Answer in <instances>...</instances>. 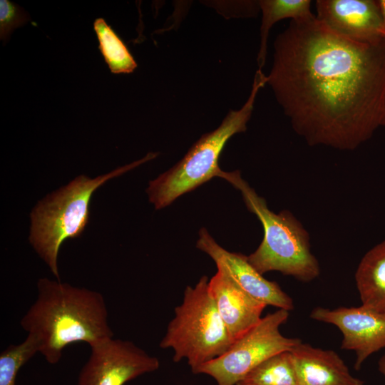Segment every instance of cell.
<instances>
[{"mask_svg": "<svg viewBox=\"0 0 385 385\" xmlns=\"http://www.w3.org/2000/svg\"><path fill=\"white\" fill-rule=\"evenodd\" d=\"M93 28L99 49L113 73H129L137 67V63L124 43L102 18L95 20Z\"/></svg>", "mask_w": 385, "mask_h": 385, "instance_id": "cell-17", "label": "cell"}, {"mask_svg": "<svg viewBox=\"0 0 385 385\" xmlns=\"http://www.w3.org/2000/svg\"><path fill=\"white\" fill-rule=\"evenodd\" d=\"M236 385H299L290 351L265 360Z\"/></svg>", "mask_w": 385, "mask_h": 385, "instance_id": "cell-16", "label": "cell"}, {"mask_svg": "<svg viewBox=\"0 0 385 385\" xmlns=\"http://www.w3.org/2000/svg\"><path fill=\"white\" fill-rule=\"evenodd\" d=\"M78 385H124L160 367L159 359L128 340L110 338L91 347Z\"/></svg>", "mask_w": 385, "mask_h": 385, "instance_id": "cell-8", "label": "cell"}, {"mask_svg": "<svg viewBox=\"0 0 385 385\" xmlns=\"http://www.w3.org/2000/svg\"><path fill=\"white\" fill-rule=\"evenodd\" d=\"M381 125L385 126V98H384L381 118Z\"/></svg>", "mask_w": 385, "mask_h": 385, "instance_id": "cell-22", "label": "cell"}, {"mask_svg": "<svg viewBox=\"0 0 385 385\" xmlns=\"http://www.w3.org/2000/svg\"><path fill=\"white\" fill-rule=\"evenodd\" d=\"M290 352L299 385H364L332 350L301 342Z\"/></svg>", "mask_w": 385, "mask_h": 385, "instance_id": "cell-13", "label": "cell"}, {"mask_svg": "<svg viewBox=\"0 0 385 385\" xmlns=\"http://www.w3.org/2000/svg\"><path fill=\"white\" fill-rule=\"evenodd\" d=\"M355 281L361 304L385 316V240L361 258Z\"/></svg>", "mask_w": 385, "mask_h": 385, "instance_id": "cell-14", "label": "cell"}, {"mask_svg": "<svg viewBox=\"0 0 385 385\" xmlns=\"http://www.w3.org/2000/svg\"><path fill=\"white\" fill-rule=\"evenodd\" d=\"M258 4L262 16L257 62L258 69L262 70L266 61L267 41L272 26L285 19L303 21L313 19L315 16L311 11L309 0H260Z\"/></svg>", "mask_w": 385, "mask_h": 385, "instance_id": "cell-15", "label": "cell"}, {"mask_svg": "<svg viewBox=\"0 0 385 385\" xmlns=\"http://www.w3.org/2000/svg\"><path fill=\"white\" fill-rule=\"evenodd\" d=\"M267 83V76L257 69L250 94L241 108L230 111L215 130L202 135L176 165L149 183L146 191L155 209L170 205L182 195L218 177L222 171L218 160L225 144L235 134L246 130L257 93Z\"/></svg>", "mask_w": 385, "mask_h": 385, "instance_id": "cell-5", "label": "cell"}, {"mask_svg": "<svg viewBox=\"0 0 385 385\" xmlns=\"http://www.w3.org/2000/svg\"><path fill=\"white\" fill-rule=\"evenodd\" d=\"M208 288L232 342L262 319L267 305L245 292L220 272L209 279Z\"/></svg>", "mask_w": 385, "mask_h": 385, "instance_id": "cell-12", "label": "cell"}, {"mask_svg": "<svg viewBox=\"0 0 385 385\" xmlns=\"http://www.w3.org/2000/svg\"><path fill=\"white\" fill-rule=\"evenodd\" d=\"M37 353L38 344L31 334L21 343L8 346L0 354V385H15L20 369Z\"/></svg>", "mask_w": 385, "mask_h": 385, "instance_id": "cell-18", "label": "cell"}, {"mask_svg": "<svg viewBox=\"0 0 385 385\" xmlns=\"http://www.w3.org/2000/svg\"><path fill=\"white\" fill-rule=\"evenodd\" d=\"M218 177L241 192L247 209L262 225L263 239L247 256L250 264L262 274L278 271L304 282L316 279L320 274L319 264L311 252L309 236L302 223L288 210L277 214L271 211L239 170H222Z\"/></svg>", "mask_w": 385, "mask_h": 385, "instance_id": "cell-3", "label": "cell"}, {"mask_svg": "<svg viewBox=\"0 0 385 385\" xmlns=\"http://www.w3.org/2000/svg\"><path fill=\"white\" fill-rule=\"evenodd\" d=\"M30 20V16L19 5L8 0L0 1V38L4 43L16 29Z\"/></svg>", "mask_w": 385, "mask_h": 385, "instance_id": "cell-19", "label": "cell"}, {"mask_svg": "<svg viewBox=\"0 0 385 385\" xmlns=\"http://www.w3.org/2000/svg\"><path fill=\"white\" fill-rule=\"evenodd\" d=\"M379 6L381 9L382 18H383V23H384V37H385V0H378Z\"/></svg>", "mask_w": 385, "mask_h": 385, "instance_id": "cell-21", "label": "cell"}, {"mask_svg": "<svg viewBox=\"0 0 385 385\" xmlns=\"http://www.w3.org/2000/svg\"><path fill=\"white\" fill-rule=\"evenodd\" d=\"M202 276L194 286H188L182 303L175 307L160 342L162 349L173 351L175 362L185 359L194 372L201 365L221 356L232 340L218 313Z\"/></svg>", "mask_w": 385, "mask_h": 385, "instance_id": "cell-6", "label": "cell"}, {"mask_svg": "<svg viewBox=\"0 0 385 385\" xmlns=\"http://www.w3.org/2000/svg\"><path fill=\"white\" fill-rule=\"evenodd\" d=\"M289 314V311L278 309L262 317L255 326L234 341L223 354L201 365L193 373L208 375L217 385H236L265 360L291 351L302 342L280 332Z\"/></svg>", "mask_w": 385, "mask_h": 385, "instance_id": "cell-7", "label": "cell"}, {"mask_svg": "<svg viewBox=\"0 0 385 385\" xmlns=\"http://www.w3.org/2000/svg\"><path fill=\"white\" fill-rule=\"evenodd\" d=\"M309 316L340 330L343 335L341 349L355 351L357 371L369 356L385 348V316L362 304L333 309L317 307Z\"/></svg>", "mask_w": 385, "mask_h": 385, "instance_id": "cell-9", "label": "cell"}, {"mask_svg": "<svg viewBox=\"0 0 385 385\" xmlns=\"http://www.w3.org/2000/svg\"><path fill=\"white\" fill-rule=\"evenodd\" d=\"M157 155L150 153L138 161L93 179L81 175L37 203L31 213L29 241L57 280H60L57 259L61 245L66 240L77 237L83 231L89 220L93 192L108 180Z\"/></svg>", "mask_w": 385, "mask_h": 385, "instance_id": "cell-4", "label": "cell"}, {"mask_svg": "<svg viewBox=\"0 0 385 385\" xmlns=\"http://www.w3.org/2000/svg\"><path fill=\"white\" fill-rule=\"evenodd\" d=\"M274 46L267 84L309 145L351 150L381 126L385 37L351 41L314 17L291 21Z\"/></svg>", "mask_w": 385, "mask_h": 385, "instance_id": "cell-1", "label": "cell"}, {"mask_svg": "<svg viewBox=\"0 0 385 385\" xmlns=\"http://www.w3.org/2000/svg\"><path fill=\"white\" fill-rule=\"evenodd\" d=\"M378 366L379 371L383 374L385 379V354L379 359Z\"/></svg>", "mask_w": 385, "mask_h": 385, "instance_id": "cell-20", "label": "cell"}, {"mask_svg": "<svg viewBox=\"0 0 385 385\" xmlns=\"http://www.w3.org/2000/svg\"><path fill=\"white\" fill-rule=\"evenodd\" d=\"M317 20L332 32L358 42L384 37L378 0H317Z\"/></svg>", "mask_w": 385, "mask_h": 385, "instance_id": "cell-11", "label": "cell"}, {"mask_svg": "<svg viewBox=\"0 0 385 385\" xmlns=\"http://www.w3.org/2000/svg\"><path fill=\"white\" fill-rule=\"evenodd\" d=\"M196 247L213 260L218 272L254 299L289 312L294 309L292 299L277 282L265 279L250 264L247 256L222 247L204 227L199 231Z\"/></svg>", "mask_w": 385, "mask_h": 385, "instance_id": "cell-10", "label": "cell"}, {"mask_svg": "<svg viewBox=\"0 0 385 385\" xmlns=\"http://www.w3.org/2000/svg\"><path fill=\"white\" fill-rule=\"evenodd\" d=\"M20 325L36 338L39 353L51 364L59 362L71 344L85 342L91 347L113 337L100 292L46 277L38 279L36 299Z\"/></svg>", "mask_w": 385, "mask_h": 385, "instance_id": "cell-2", "label": "cell"}]
</instances>
